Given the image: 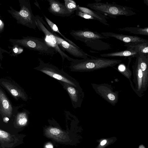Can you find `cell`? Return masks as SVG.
Masks as SVG:
<instances>
[{"label":"cell","instance_id":"d4e9b609","mask_svg":"<svg viewBox=\"0 0 148 148\" xmlns=\"http://www.w3.org/2000/svg\"><path fill=\"white\" fill-rule=\"evenodd\" d=\"M17 121L20 125H24L28 122L27 115L26 113L22 112L18 113L17 117Z\"/></svg>","mask_w":148,"mask_h":148},{"label":"cell","instance_id":"7c38bea8","mask_svg":"<svg viewBox=\"0 0 148 148\" xmlns=\"http://www.w3.org/2000/svg\"><path fill=\"white\" fill-rule=\"evenodd\" d=\"M70 34L75 40H79L84 42L88 41L109 38L98 32L87 29L72 30L71 31Z\"/></svg>","mask_w":148,"mask_h":148},{"label":"cell","instance_id":"836d02e7","mask_svg":"<svg viewBox=\"0 0 148 148\" xmlns=\"http://www.w3.org/2000/svg\"><path fill=\"white\" fill-rule=\"evenodd\" d=\"M5 119L6 121H8L9 120V119L8 117H5Z\"/></svg>","mask_w":148,"mask_h":148},{"label":"cell","instance_id":"4dcf8cb0","mask_svg":"<svg viewBox=\"0 0 148 148\" xmlns=\"http://www.w3.org/2000/svg\"><path fill=\"white\" fill-rule=\"evenodd\" d=\"M52 145L51 144L48 143L45 146V148H53Z\"/></svg>","mask_w":148,"mask_h":148},{"label":"cell","instance_id":"4316f807","mask_svg":"<svg viewBox=\"0 0 148 148\" xmlns=\"http://www.w3.org/2000/svg\"><path fill=\"white\" fill-rule=\"evenodd\" d=\"M75 14L85 19L95 20V19L92 16L78 10L76 11Z\"/></svg>","mask_w":148,"mask_h":148},{"label":"cell","instance_id":"3957f363","mask_svg":"<svg viewBox=\"0 0 148 148\" xmlns=\"http://www.w3.org/2000/svg\"><path fill=\"white\" fill-rule=\"evenodd\" d=\"M38 60L39 65L34 69L41 71L58 81L71 85L80 91H83L78 82L63 70L60 69L51 64L44 62L40 58Z\"/></svg>","mask_w":148,"mask_h":148},{"label":"cell","instance_id":"f546056e","mask_svg":"<svg viewBox=\"0 0 148 148\" xmlns=\"http://www.w3.org/2000/svg\"><path fill=\"white\" fill-rule=\"evenodd\" d=\"M4 24L3 21L0 20V32H2L4 28Z\"/></svg>","mask_w":148,"mask_h":148},{"label":"cell","instance_id":"7402d4cb","mask_svg":"<svg viewBox=\"0 0 148 148\" xmlns=\"http://www.w3.org/2000/svg\"><path fill=\"white\" fill-rule=\"evenodd\" d=\"M120 31L127 32L135 34L148 36V27H126L118 29Z\"/></svg>","mask_w":148,"mask_h":148},{"label":"cell","instance_id":"6da1fadb","mask_svg":"<svg viewBox=\"0 0 148 148\" xmlns=\"http://www.w3.org/2000/svg\"><path fill=\"white\" fill-rule=\"evenodd\" d=\"M120 60L107 59L92 56L86 59H75L69 66L72 72H91L109 67H113L121 63Z\"/></svg>","mask_w":148,"mask_h":148},{"label":"cell","instance_id":"ba28073f","mask_svg":"<svg viewBox=\"0 0 148 148\" xmlns=\"http://www.w3.org/2000/svg\"><path fill=\"white\" fill-rule=\"evenodd\" d=\"M91 86L97 94L112 106H115L119 100V92L114 90L111 85L107 83H92Z\"/></svg>","mask_w":148,"mask_h":148},{"label":"cell","instance_id":"277c9868","mask_svg":"<svg viewBox=\"0 0 148 148\" xmlns=\"http://www.w3.org/2000/svg\"><path fill=\"white\" fill-rule=\"evenodd\" d=\"M87 6L103 15L114 18L119 16H130L136 14L130 7L113 3H103L97 1L88 4Z\"/></svg>","mask_w":148,"mask_h":148},{"label":"cell","instance_id":"cb8c5ba5","mask_svg":"<svg viewBox=\"0 0 148 148\" xmlns=\"http://www.w3.org/2000/svg\"><path fill=\"white\" fill-rule=\"evenodd\" d=\"M65 5L67 9L70 12H74L77 10L78 5L76 2L72 0H64Z\"/></svg>","mask_w":148,"mask_h":148},{"label":"cell","instance_id":"5b68a950","mask_svg":"<svg viewBox=\"0 0 148 148\" xmlns=\"http://www.w3.org/2000/svg\"><path fill=\"white\" fill-rule=\"evenodd\" d=\"M20 9L17 11L12 7L8 10L17 23L28 28L35 29L36 27L35 16L31 9L29 0H18Z\"/></svg>","mask_w":148,"mask_h":148},{"label":"cell","instance_id":"5bb4252c","mask_svg":"<svg viewBox=\"0 0 148 148\" xmlns=\"http://www.w3.org/2000/svg\"><path fill=\"white\" fill-rule=\"evenodd\" d=\"M101 34L105 37L114 38L125 43L148 42V40L143 39L138 36H129L111 32H101Z\"/></svg>","mask_w":148,"mask_h":148},{"label":"cell","instance_id":"8992f818","mask_svg":"<svg viewBox=\"0 0 148 148\" xmlns=\"http://www.w3.org/2000/svg\"><path fill=\"white\" fill-rule=\"evenodd\" d=\"M43 132V135L54 143L71 146H75L77 143L76 136L74 134L58 126H45Z\"/></svg>","mask_w":148,"mask_h":148},{"label":"cell","instance_id":"7a4b0ae2","mask_svg":"<svg viewBox=\"0 0 148 148\" xmlns=\"http://www.w3.org/2000/svg\"><path fill=\"white\" fill-rule=\"evenodd\" d=\"M11 45H17L31 50L38 52L43 55L53 56L57 52L52 47L49 46L44 39L40 38L28 36L23 37L21 39H10Z\"/></svg>","mask_w":148,"mask_h":148},{"label":"cell","instance_id":"2e32d148","mask_svg":"<svg viewBox=\"0 0 148 148\" xmlns=\"http://www.w3.org/2000/svg\"><path fill=\"white\" fill-rule=\"evenodd\" d=\"M12 108L5 95L0 88V111L3 114L10 116Z\"/></svg>","mask_w":148,"mask_h":148},{"label":"cell","instance_id":"d6986e66","mask_svg":"<svg viewBox=\"0 0 148 148\" xmlns=\"http://www.w3.org/2000/svg\"><path fill=\"white\" fill-rule=\"evenodd\" d=\"M124 46L130 48L139 54L148 55V42L125 43Z\"/></svg>","mask_w":148,"mask_h":148},{"label":"cell","instance_id":"9c48e42d","mask_svg":"<svg viewBox=\"0 0 148 148\" xmlns=\"http://www.w3.org/2000/svg\"><path fill=\"white\" fill-rule=\"evenodd\" d=\"M53 32L56 39L58 44L60 48L63 51H66L72 56L83 59H86L93 56L89 55L84 52L81 49L75 47L57 35L56 33Z\"/></svg>","mask_w":148,"mask_h":148},{"label":"cell","instance_id":"83f0119b","mask_svg":"<svg viewBox=\"0 0 148 148\" xmlns=\"http://www.w3.org/2000/svg\"><path fill=\"white\" fill-rule=\"evenodd\" d=\"M5 53H7L8 54H9L10 53V52H9L7 51L0 47V59L1 60H2V59L3 58V54Z\"/></svg>","mask_w":148,"mask_h":148},{"label":"cell","instance_id":"1f68e13d","mask_svg":"<svg viewBox=\"0 0 148 148\" xmlns=\"http://www.w3.org/2000/svg\"><path fill=\"white\" fill-rule=\"evenodd\" d=\"M35 2H34V4L37 6V7L40 10V7L39 4L38 2L36 0H35Z\"/></svg>","mask_w":148,"mask_h":148},{"label":"cell","instance_id":"8fae6325","mask_svg":"<svg viewBox=\"0 0 148 148\" xmlns=\"http://www.w3.org/2000/svg\"><path fill=\"white\" fill-rule=\"evenodd\" d=\"M58 82L68 93L73 107L74 108H80L84 97L83 91H80L73 86L66 83L60 81Z\"/></svg>","mask_w":148,"mask_h":148},{"label":"cell","instance_id":"ac0fdd59","mask_svg":"<svg viewBox=\"0 0 148 148\" xmlns=\"http://www.w3.org/2000/svg\"><path fill=\"white\" fill-rule=\"evenodd\" d=\"M77 6V10L90 15L95 18V20L99 21L106 25L109 26L110 25L106 19L107 17L105 15L88 8L79 6V5Z\"/></svg>","mask_w":148,"mask_h":148},{"label":"cell","instance_id":"9a60e30c","mask_svg":"<svg viewBox=\"0 0 148 148\" xmlns=\"http://www.w3.org/2000/svg\"><path fill=\"white\" fill-rule=\"evenodd\" d=\"M136 57L143 74V90L145 92L148 86V56L139 54Z\"/></svg>","mask_w":148,"mask_h":148},{"label":"cell","instance_id":"484cf974","mask_svg":"<svg viewBox=\"0 0 148 148\" xmlns=\"http://www.w3.org/2000/svg\"><path fill=\"white\" fill-rule=\"evenodd\" d=\"M11 49V56H16L23 52L24 49L23 47L17 45H12Z\"/></svg>","mask_w":148,"mask_h":148},{"label":"cell","instance_id":"30bf717a","mask_svg":"<svg viewBox=\"0 0 148 148\" xmlns=\"http://www.w3.org/2000/svg\"><path fill=\"white\" fill-rule=\"evenodd\" d=\"M132 69L133 76L132 82L134 84L133 90L139 97H141L144 94L143 90V75L137 57L132 66Z\"/></svg>","mask_w":148,"mask_h":148},{"label":"cell","instance_id":"ffe728a7","mask_svg":"<svg viewBox=\"0 0 148 148\" xmlns=\"http://www.w3.org/2000/svg\"><path fill=\"white\" fill-rule=\"evenodd\" d=\"M139 54L132 49L127 48L125 50L101 54V57H136Z\"/></svg>","mask_w":148,"mask_h":148},{"label":"cell","instance_id":"52a82bcc","mask_svg":"<svg viewBox=\"0 0 148 148\" xmlns=\"http://www.w3.org/2000/svg\"><path fill=\"white\" fill-rule=\"evenodd\" d=\"M35 18L36 27L44 34V40L45 42L60 55L63 63L65 58L71 62L74 61L75 59L70 57L60 48L53 31L42 17L39 15H36Z\"/></svg>","mask_w":148,"mask_h":148},{"label":"cell","instance_id":"44dd1931","mask_svg":"<svg viewBox=\"0 0 148 148\" xmlns=\"http://www.w3.org/2000/svg\"><path fill=\"white\" fill-rule=\"evenodd\" d=\"M132 57H128V62L127 65L126 66H120L118 69H116L118 71L122 74L123 75L127 78L130 82V86L133 90L134 87L131 78L132 75V72L129 68L131 62Z\"/></svg>","mask_w":148,"mask_h":148},{"label":"cell","instance_id":"4fadbf2b","mask_svg":"<svg viewBox=\"0 0 148 148\" xmlns=\"http://www.w3.org/2000/svg\"><path fill=\"white\" fill-rule=\"evenodd\" d=\"M47 1L49 5L48 10L54 15L63 17H69L74 13V12H70L66 8L64 3H62L58 0Z\"/></svg>","mask_w":148,"mask_h":148},{"label":"cell","instance_id":"d6a6232c","mask_svg":"<svg viewBox=\"0 0 148 148\" xmlns=\"http://www.w3.org/2000/svg\"><path fill=\"white\" fill-rule=\"evenodd\" d=\"M107 142V140H104L102 141L101 143L100 144L101 145H105Z\"/></svg>","mask_w":148,"mask_h":148},{"label":"cell","instance_id":"603a6c76","mask_svg":"<svg viewBox=\"0 0 148 148\" xmlns=\"http://www.w3.org/2000/svg\"><path fill=\"white\" fill-rule=\"evenodd\" d=\"M44 17L45 19L46 22H47V23L53 32L55 33L56 32L62 36L64 40L69 43H70L79 49H81L73 41L67 38L64 35H63L60 32L58 27L54 23L51 21L49 19H48L44 15Z\"/></svg>","mask_w":148,"mask_h":148},{"label":"cell","instance_id":"e0dca14e","mask_svg":"<svg viewBox=\"0 0 148 148\" xmlns=\"http://www.w3.org/2000/svg\"><path fill=\"white\" fill-rule=\"evenodd\" d=\"M1 83L13 96L16 98H20L25 101L27 100V97L26 94L16 86L8 82H3Z\"/></svg>","mask_w":148,"mask_h":148},{"label":"cell","instance_id":"f1b7e54d","mask_svg":"<svg viewBox=\"0 0 148 148\" xmlns=\"http://www.w3.org/2000/svg\"><path fill=\"white\" fill-rule=\"evenodd\" d=\"M8 136V134L6 132L0 130V137L3 138H6Z\"/></svg>","mask_w":148,"mask_h":148}]
</instances>
